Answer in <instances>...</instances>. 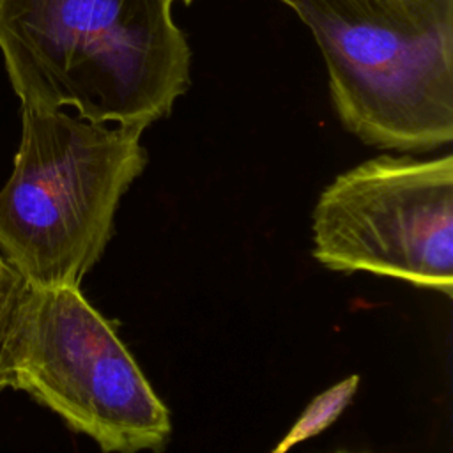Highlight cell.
Here are the masks:
<instances>
[{
	"mask_svg": "<svg viewBox=\"0 0 453 453\" xmlns=\"http://www.w3.org/2000/svg\"><path fill=\"white\" fill-rule=\"evenodd\" d=\"M357 375H350L345 380L331 386L319 396H315L304 412L299 416L296 425L290 428L288 435L280 442L276 453L287 451L296 442L313 437L331 426L347 409L357 389Z\"/></svg>",
	"mask_w": 453,
	"mask_h": 453,
	"instance_id": "cell-6",
	"label": "cell"
},
{
	"mask_svg": "<svg viewBox=\"0 0 453 453\" xmlns=\"http://www.w3.org/2000/svg\"><path fill=\"white\" fill-rule=\"evenodd\" d=\"M184 2H186V4H189V2H191V0H184Z\"/></svg>",
	"mask_w": 453,
	"mask_h": 453,
	"instance_id": "cell-9",
	"label": "cell"
},
{
	"mask_svg": "<svg viewBox=\"0 0 453 453\" xmlns=\"http://www.w3.org/2000/svg\"><path fill=\"white\" fill-rule=\"evenodd\" d=\"M173 0H0V53L21 106L149 127L189 87Z\"/></svg>",
	"mask_w": 453,
	"mask_h": 453,
	"instance_id": "cell-1",
	"label": "cell"
},
{
	"mask_svg": "<svg viewBox=\"0 0 453 453\" xmlns=\"http://www.w3.org/2000/svg\"><path fill=\"white\" fill-rule=\"evenodd\" d=\"M336 453H349V451H336Z\"/></svg>",
	"mask_w": 453,
	"mask_h": 453,
	"instance_id": "cell-8",
	"label": "cell"
},
{
	"mask_svg": "<svg viewBox=\"0 0 453 453\" xmlns=\"http://www.w3.org/2000/svg\"><path fill=\"white\" fill-rule=\"evenodd\" d=\"M21 138L0 188V255L21 283L80 287L142 175L145 129L19 106Z\"/></svg>",
	"mask_w": 453,
	"mask_h": 453,
	"instance_id": "cell-2",
	"label": "cell"
},
{
	"mask_svg": "<svg viewBox=\"0 0 453 453\" xmlns=\"http://www.w3.org/2000/svg\"><path fill=\"white\" fill-rule=\"evenodd\" d=\"M310 28L343 126L377 149L453 140V0H280Z\"/></svg>",
	"mask_w": 453,
	"mask_h": 453,
	"instance_id": "cell-3",
	"label": "cell"
},
{
	"mask_svg": "<svg viewBox=\"0 0 453 453\" xmlns=\"http://www.w3.org/2000/svg\"><path fill=\"white\" fill-rule=\"evenodd\" d=\"M0 388L30 395L103 453H159L172 414L80 287L21 283L0 327Z\"/></svg>",
	"mask_w": 453,
	"mask_h": 453,
	"instance_id": "cell-4",
	"label": "cell"
},
{
	"mask_svg": "<svg viewBox=\"0 0 453 453\" xmlns=\"http://www.w3.org/2000/svg\"><path fill=\"white\" fill-rule=\"evenodd\" d=\"M313 257L451 297L453 156H379L340 173L311 214Z\"/></svg>",
	"mask_w": 453,
	"mask_h": 453,
	"instance_id": "cell-5",
	"label": "cell"
},
{
	"mask_svg": "<svg viewBox=\"0 0 453 453\" xmlns=\"http://www.w3.org/2000/svg\"><path fill=\"white\" fill-rule=\"evenodd\" d=\"M19 285H21V280L0 255V327L16 297Z\"/></svg>",
	"mask_w": 453,
	"mask_h": 453,
	"instance_id": "cell-7",
	"label": "cell"
}]
</instances>
